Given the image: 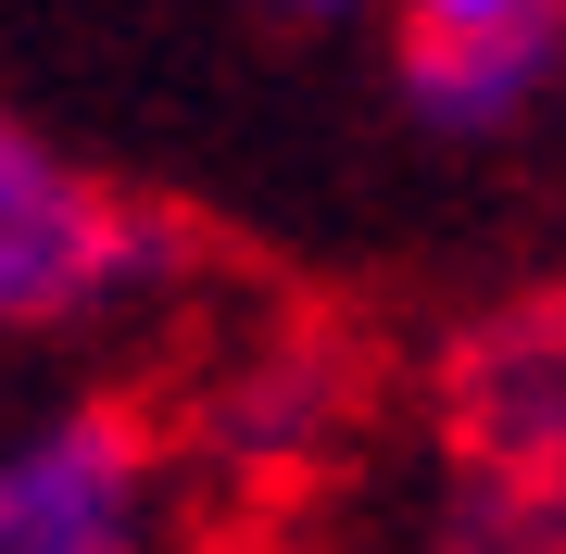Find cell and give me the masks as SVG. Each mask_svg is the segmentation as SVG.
<instances>
[{"mask_svg":"<svg viewBox=\"0 0 566 554\" xmlns=\"http://www.w3.org/2000/svg\"><path fill=\"white\" fill-rule=\"evenodd\" d=\"M403 102L428 139H516L554 102V25H403Z\"/></svg>","mask_w":566,"mask_h":554,"instance_id":"obj_3","label":"cell"},{"mask_svg":"<svg viewBox=\"0 0 566 554\" xmlns=\"http://www.w3.org/2000/svg\"><path fill=\"white\" fill-rule=\"evenodd\" d=\"M277 25H340V13H378V0H264Z\"/></svg>","mask_w":566,"mask_h":554,"instance_id":"obj_6","label":"cell"},{"mask_svg":"<svg viewBox=\"0 0 566 554\" xmlns=\"http://www.w3.org/2000/svg\"><path fill=\"white\" fill-rule=\"evenodd\" d=\"M403 25H554V0H403Z\"/></svg>","mask_w":566,"mask_h":554,"instance_id":"obj_5","label":"cell"},{"mask_svg":"<svg viewBox=\"0 0 566 554\" xmlns=\"http://www.w3.org/2000/svg\"><path fill=\"white\" fill-rule=\"evenodd\" d=\"M177 278H189L177 215L139 202V189H114L39 114L0 102V366L114 328V315L164 303Z\"/></svg>","mask_w":566,"mask_h":554,"instance_id":"obj_1","label":"cell"},{"mask_svg":"<svg viewBox=\"0 0 566 554\" xmlns=\"http://www.w3.org/2000/svg\"><path fill=\"white\" fill-rule=\"evenodd\" d=\"M0 554H164V453L126 404L76 390L0 429Z\"/></svg>","mask_w":566,"mask_h":554,"instance_id":"obj_2","label":"cell"},{"mask_svg":"<svg viewBox=\"0 0 566 554\" xmlns=\"http://www.w3.org/2000/svg\"><path fill=\"white\" fill-rule=\"evenodd\" d=\"M465 429L504 479H554V315H516L465 353Z\"/></svg>","mask_w":566,"mask_h":554,"instance_id":"obj_4","label":"cell"}]
</instances>
